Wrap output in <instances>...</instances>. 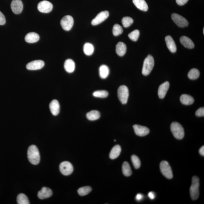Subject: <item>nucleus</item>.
Instances as JSON below:
<instances>
[{"label":"nucleus","mask_w":204,"mask_h":204,"mask_svg":"<svg viewBox=\"0 0 204 204\" xmlns=\"http://www.w3.org/2000/svg\"><path fill=\"white\" fill-rule=\"evenodd\" d=\"M27 156L29 161L32 164L37 165L39 163V152L38 148L35 145H33L29 147L27 152Z\"/></svg>","instance_id":"f257e3e1"},{"label":"nucleus","mask_w":204,"mask_h":204,"mask_svg":"<svg viewBox=\"0 0 204 204\" xmlns=\"http://www.w3.org/2000/svg\"><path fill=\"white\" fill-rule=\"evenodd\" d=\"M199 179L195 176L192 178V185L190 188L191 198L192 200H197L199 196Z\"/></svg>","instance_id":"f03ea898"},{"label":"nucleus","mask_w":204,"mask_h":204,"mask_svg":"<svg viewBox=\"0 0 204 204\" xmlns=\"http://www.w3.org/2000/svg\"><path fill=\"white\" fill-rule=\"evenodd\" d=\"M170 130L176 139H181L184 137V129L179 123L176 122L172 123L170 125Z\"/></svg>","instance_id":"7ed1b4c3"},{"label":"nucleus","mask_w":204,"mask_h":204,"mask_svg":"<svg viewBox=\"0 0 204 204\" xmlns=\"http://www.w3.org/2000/svg\"><path fill=\"white\" fill-rule=\"evenodd\" d=\"M154 60L153 57L149 55L144 60L143 63L142 73L144 76L150 74L153 70L154 66Z\"/></svg>","instance_id":"20e7f679"},{"label":"nucleus","mask_w":204,"mask_h":204,"mask_svg":"<svg viewBox=\"0 0 204 204\" xmlns=\"http://www.w3.org/2000/svg\"><path fill=\"white\" fill-rule=\"evenodd\" d=\"M118 97L122 104H125L127 103L129 97V91L126 86L122 85L119 87L118 90Z\"/></svg>","instance_id":"39448f33"},{"label":"nucleus","mask_w":204,"mask_h":204,"mask_svg":"<svg viewBox=\"0 0 204 204\" xmlns=\"http://www.w3.org/2000/svg\"><path fill=\"white\" fill-rule=\"evenodd\" d=\"M160 169L161 173L167 179H172L173 178L172 171L171 168L168 161H163L160 164Z\"/></svg>","instance_id":"423d86ee"},{"label":"nucleus","mask_w":204,"mask_h":204,"mask_svg":"<svg viewBox=\"0 0 204 204\" xmlns=\"http://www.w3.org/2000/svg\"><path fill=\"white\" fill-rule=\"evenodd\" d=\"M74 24V20L72 16L67 15L64 16L60 21L62 28L64 30L69 31L72 28Z\"/></svg>","instance_id":"0eeeda50"},{"label":"nucleus","mask_w":204,"mask_h":204,"mask_svg":"<svg viewBox=\"0 0 204 204\" xmlns=\"http://www.w3.org/2000/svg\"><path fill=\"white\" fill-rule=\"evenodd\" d=\"M172 19L175 23L180 27H186L188 25V22L183 16L176 13L172 14Z\"/></svg>","instance_id":"6e6552de"},{"label":"nucleus","mask_w":204,"mask_h":204,"mask_svg":"<svg viewBox=\"0 0 204 204\" xmlns=\"http://www.w3.org/2000/svg\"><path fill=\"white\" fill-rule=\"evenodd\" d=\"M60 172L64 175H69L73 172V168L71 163L68 161H64L60 166Z\"/></svg>","instance_id":"1a4fd4ad"},{"label":"nucleus","mask_w":204,"mask_h":204,"mask_svg":"<svg viewBox=\"0 0 204 204\" xmlns=\"http://www.w3.org/2000/svg\"><path fill=\"white\" fill-rule=\"evenodd\" d=\"M109 15V12L107 11L101 12L92 21V24L93 25H97L102 23L107 19Z\"/></svg>","instance_id":"9d476101"},{"label":"nucleus","mask_w":204,"mask_h":204,"mask_svg":"<svg viewBox=\"0 0 204 204\" xmlns=\"http://www.w3.org/2000/svg\"><path fill=\"white\" fill-rule=\"evenodd\" d=\"M53 5L51 3L47 1L40 2L38 5V9L40 12L49 13L52 11Z\"/></svg>","instance_id":"9b49d317"},{"label":"nucleus","mask_w":204,"mask_h":204,"mask_svg":"<svg viewBox=\"0 0 204 204\" xmlns=\"http://www.w3.org/2000/svg\"><path fill=\"white\" fill-rule=\"evenodd\" d=\"M43 60H38L29 62L26 65L27 69L30 71H36L41 69L44 66Z\"/></svg>","instance_id":"f8f14e48"},{"label":"nucleus","mask_w":204,"mask_h":204,"mask_svg":"<svg viewBox=\"0 0 204 204\" xmlns=\"http://www.w3.org/2000/svg\"><path fill=\"white\" fill-rule=\"evenodd\" d=\"M133 128L136 135L139 137H144L150 132L149 128L146 126L135 124L133 126Z\"/></svg>","instance_id":"ddd939ff"},{"label":"nucleus","mask_w":204,"mask_h":204,"mask_svg":"<svg viewBox=\"0 0 204 204\" xmlns=\"http://www.w3.org/2000/svg\"><path fill=\"white\" fill-rule=\"evenodd\" d=\"M11 7L14 14H20L23 9V2L21 0H13L11 3Z\"/></svg>","instance_id":"4468645a"},{"label":"nucleus","mask_w":204,"mask_h":204,"mask_svg":"<svg viewBox=\"0 0 204 204\" xmlns=\"http://www.w3.org/2000/svg\"><path fill=\"white\" fill-rule=\"evenodd\" d=\"M170 86V84L168 81L165 82L159 86L158 90V95L160 98L163 99L165 98Z\"/></svg>","instance_id":"2eb2a0df"},{"label":"nucleus","mask_w":204,"mask_h":204,"mask_svg":"<svg viewBox=\"0 0 204 204\" xmlns=\"http://www.w3.org/2000/svg\"><path fill=\"white\" fill-rule=\"evenodd\" d=\"M49 107L53 115L57 116L60 113V105L57 100H54L51 101Z\"/></svg>","instance_id":"dca6fc26"},{"label":"nucleus","mask_w":204,"mask_h":204,"mask_svg":"<svg viewBox=\"0 0 204 204\" xmlns=\"http://www.w3.org/2000/svg\"><path fill=\"white\" fill-rule=\"evenodd\" d=\"M52 192L50 189L47 187H43L38 192V196L40 199H44L50 197L52 196Z\"/></svg>","instance_id":"f3484780"},{"label":"nucleus","mask_w":204,"mask_h":204,"mask_svg":"<svg viewBox=\"0 0 204 204\" xmlns=\"http://www.w3.org/2000/svg\"><path fill=\"white\" fill-rule=\"evenodd\" d=\"M167 47L171 52L174 53L176 51V47L175 42L171 36L169 35L165 38Z\"/></svg>","instance_id":"a211bd4d"},{"label":"nucleus","mask_w":204,"mask_h":204,"mask_svg":"<svg viewBox=\"0 0 204 204\" xmlns=\"http://www.w3.org/2000/svg\"><path fill=\"white\" fill-rule=\"evenodd\" d=\"M180 41L184 46L189 49H193L194 44L191 39L187 36H183L180 38Z\"/></svg>","instance_id":"6ab92c4d"},{"label":"nucleus","mask_w":204,"mask_h":204,"mask_svg":"<svg viewBox=\"0 0 204 204\" xmlns=\"http://www.w3.org/2000/svg\"><path fill=\"white\" fill-rule=\"evenodd\" d=\"M39 39V36L34 32H30L27 34L25 37V40L27 43H34L38 42Z\"/></svg>","instance_id":"aec40b11"},{"label":"nucleus","mask_w":204,"mask_h":204,"mask_svg":"<svg viewBox=\"0 0 204 204\" xmlns=\"http://www.w3.org/2000/svg\"><path fill=\"white\" fill-rule=\"evenodd\" d=\"M127 50L126 45L123 42H119L116 47V52L118 56H123L126 53Z\"/></svg>","instance_id":"412c9836"},{"label":"nucleus","mask_w":204,"mask_h":204,"mask_svg":"<svg viewBox=\"0 0 204 204\" xmlns=\"http://www.w3.org/2000/svg\"><path fill=\"white\" fill-rule=\"evenodd\" d=\"M64 69L67 72L73 73L75 68V64L73 60L70 59L66 60L64 64Z\"/></svg>","instance_id":"4be33fe9"},{"label":"nucleus","mask_w":204,"mask_h":204,"mask_svg":"<svg viewBox=\"0 0 204 204\" xmlns=\"http://www.w3.org/2000/svg\"><path fill=\"white\" fill-rule=\"evenodd\" d=\"M133 3L141 10L146 12L148 10V5L145 0H133Z\"/></svg>","instance_id":"5701e85b"},{"label":"nucleus","mask_w":204,"mask_h":204,"mask_svg":"<svg viewBox=\"0 0 204 204\" xmlns=\"http://www.w3.org/2000/svg\"><path fill=\"white\" fill-rule=\"evenodd\" d=\"M181 102L185 105H190L194 103V99L191 96L187 94H183L180 98Z\"/></svg>","instance_id":"b1692460"},{"label":"nucleus","mask_w":204,"mask_h":204,"mask_svg":"<svg viewBox=\"0 0 204 204\" xmlns=\"http://www.w3.org/2000/svg\"><path fill=\"white\" fill-rule=\"evenodd\" d=\"M121 151V146L119 145H116L112 149L109 154V157L111 159H115L120 155Z\"/></svg>","instance_id":"393cba45"},{"label":"nucleus","mask_w":204,"mask_h":204,"mask_svg":"<svg viewBox=\"0 0 204 204\" xmlns=\"http://www.w3.org/2000/svg\"><path fill=\"white\" fill-rule=\"evenodd\" d=\"M109 73V69L107 66L105 65H101L99 69V74L100 77L102 79L107 78Z\"/></svg>","instance_id":"a878e982"},{"label":"nucleus","mask_w":204,"mask_h":204,"mask_svg":"<svg viewBox=\"0 0 204 204\" xmlns=\"http://www.w3.org/2000/svg\"><path fill=\"white\" fill-rule=\"evenodd\" d=\"M86 117L90 121L97 120L100 118V113L99 111L93 110L87 113Z\"/></svg>","instance_id":"bb28decb"},{"label":"nucleus","mask_w":204,"mask_h":204,"mask_svg":"<svg viewBox=\"0 0 204 204\" xmlns=\"http://www.w3.org/2000/svg\"><path fill=\"white\" fill-rule=\"evenodd\" d=\"M83 50L86 55L91 56L93 54L94 47L92 44L86 43L84 46Z\"/></svg>","instance_id":"cd10ccee"},{"label":"nucleus","mask_w":204,"mask_h":204,"mask_svg":"<svg viewBox=\"0 0 204 204\" xmlns=\"http://www.w3.org/2000/svg\"><path fill=\"white\" fill-rule=\"evenodd\" d=\"M122 171L124 175L126 176H131L132 174L131 168L128 162L125 161L123 163L122 166Z\"/></svg>","instance_id":"c85d7f7f"},{"label":"nucleus","mask_w":204,"mask_h":204,"mask_svg":"<svg viewBox=\"0 0 204 204\" xmlns=\"http://www.w3.org/2000/svg\"><path fill=\"white\" fill-rule=\"evenodd\" d=\"M200 73L197 69H192L188 73V78L192 80H195L199 77Z\"/></svg>","instance_id":"c756f323"},{"label":"nucleus","mask_w":204,"mask_h":204,"mask_svg":"<svg viewBox=\"0 0 204 204\" xmlns=\"http://www.w3.org/2000/svg\"><path fill=\"white\" fill-rule=\"evenodd\" d=\"M92 189L91 187L86 186L80 187L78 190V192L79 195L83 196L87 195L91 192Z\"/></svg>","instance_id":"7c9ffc66"},{"label":"nucleus","mask_w":204,"mask_h":204,"mask_svg":"<svg viewBox=\"0 0 204 204\" xmlns=\"http://www.w3.org/2000/svg\"><path fill=\"white\" fill-rule=\"evenodd\" d=\"M17 201L19 204H30L28 198L24 194H20L18 196Z\"/></svg>","instance_id":"2f4dec72"},{"label":"nucleus","mask_w":204,"mask_h":204,"mask_svg":"<svg viewBox=\"0 0 204 204\" xmlns=\"http://www.w3.org/2000/svg\"><path fill=\"white\" fill-rule=\"evenodd\" d=\"M108 93L107 91L102 90V91H97L94 92L93 93V96L97 98H106L108 96Z\"/></svg>","instance_id":"473e14b6"},{"label":"nucleus","mask_w":204,"mask_h":204,"mask_svg":"<svg viewBox=\"0 0 204 204\" xmlns=\"http://www.w3.org/2000/svg\"><path fill=\"white\" fill-rule=\"evenodd\" d=\"M133 20L131 18L127 16L123 18L122 23L125 28H128L133 23Z\"/></svg>","instance_id":"72a5a7b5"},{"label":"nucleus","mask_w":204,"mask_h":204,"mask_svg":"<svg viewBox=\"0 0 204 204\" xmlns=\"http://www.w3.org/2000/svg\"><path fill=\"white\" fill-rule=\"evenodd\" d=\"M123 30L122 27L118 24H116L113 26V34L115 36L119 35L122 34Z\"/></svg>","instance_id":"f704fd0d"},{"label":"nucleus","mask_w":204,"mask_h":204,"mask_svg":"<svg viewBox=\"0 0 204 204\" xmlns=\"http://www.w3.org/2000/svg\"><path fill=\"white\" fill-rule=\"evenodd\" d=\"M139 31L138 30H135L130 33L128 35V37L133 41H137L139 39Z\"/></svg>","instance_id":"c9c22d12"},{"label":"nucleus","mask_w":204,"mask_h":204,"mask_svg":"<svg viewBox=\"0 0 204 204\" xmlns=\"http://www.w3.org/2000/svg\"><path fill=\"white\" fill-rule=\"evenodd\" d=\"M131 160L132 163L136 169H138L141 166L140 160L137 156L135 155H132L131 157Z\"/></svg>","instance_id":"e433bc0d"},{"label":"nucleus","mask_w":204,"mask_h":204,"mask_svg":"<svg viewBox=\"0 0 204 204\" xmlns=\"http://www.w3.org/2000/svg\"><path fill=\"white\" fill-rule=\"evenodd\" d=\"M196 116L198 117H204V108L203 107L198 108L196 112Z\"/></svg>","instance_id":"4c0bfd02"},{"label":"nucleus","mask_w":204,"mask_h":204,"mask_svg":"<svg viewBox=\"0 0 204 204\" xmlns=\"http://www.w3.org/2000/svg\"><path fill=\"white\" fill-rule=\"evenodd\" d=\"M6 23V19L4 15L1 12H0V25H4Z\"/></svg>","instance_id":"58836bf2"},{"label":"nucleus","mask_w":204,"mask_h":204,"mask_svg":"<svg viewBox=\"0 0 204 204\" xmlns=\"http://www.w3.org/2000/svg\"><path fill=\"white\" fill-rule=\"evenodd\" d=\"M189 0H176V3L179 5H184Z\"/></svg>","instance_id":"ea45409f"},{"label":"nucleus","mask_w":204,"mask_h":204,"mask_svg":"<svg viewBox=\"0 0 204 204\" xmlns=\"http://www.w3.org/2000/svg\"><path fill=\"white\" fill-rule=\"evenodd\" d=\"M143 198V196L142 194H138L136 196V199L137 201H139L142 200Z\"/></svg>","instance_id":"a19ab883"},{"label":"nucleus","mask_w":204,"mask_h":204,"mask_svg":"<svg viewBox=\"0 0 204 204\" xmlns=\"http://www.w3.org/2000/svg\"><path fill=\"white\" fill-rule=\"evenodd\" d=\"M148 197L150 198V199L154 200L155 198V194L154 193L152 192H150L148 194Z\"/></svg>","instance_id":"79ce46f5"},{"label":"nucleus","mask_w":204,"mask_h":204,"mask_svg":"<svg viewBox=\"0 0 204 204\" xmlns=\"http://www.w3.org/2000/svg\"><path fill=\"white\" fill-rule=\"evenodd\" d=\"M199 153L200 155L202 156H204V146H203L201 147L199 150Z\"/></svg>","instance_id":"37998d69"},{"label":"nucleus","mask_w":204,"mask_h":204,"mask_svg":"<svg viewBox=\"0 0 204 204\" xmlns=\"http://www.w3.org/2000/svg\"><path fill=\"white\" fill-rule=\"evenodd\" d=\"M203 34H204V29H203Z\"/></svg>","instance_id":"c03bdc74"}]
</instances>
